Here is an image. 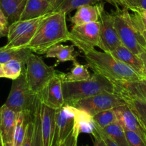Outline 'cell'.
Segmentation results:
<instances>
[{"instance_id": "obj_1", "label": "cell", "mask_w": 146, "mask_h": 146, "mask_svg": "<svg viewBox=\"0 0 146 146\" xmlns=\"http://www.w3.org/2000/svg\"><path fill=\"white\" fill-rule=\"evenodd\" d=\"M66 17L67 14L60 11L46 15L27 48L36 54H44L53 46L69 41Z\"/></svg>"}, {"instance_id": "obj_2", "label": "cell", "mask_w": 146, "mask_h": 146, "mask_svg": "<svg viewBox=\"0 0 146 146\" xmlns=\"http://www.w3.org/2000/svg\"><path fill=\"white\" fill-rule=\"evenodd\" d=\"M85 59L94 73L102 75L113 83L144 79L133 69L110 53L95 49L85 54Z\"/></svg>"}, {"instance_id": "obj_3", "label": "cell", "mask_w": 146, "mask_h": 146, "mask_svg": "<svg viewBox=\"0 0 146 146\" xmlns=\"http://www.w3.org/2000/svg\"><path fill=\"white\" fill-rule=\"evenodd\" d=\"M62 90L64 103L67 105L103 92L115 93L114 84L104 76L97 73H94L86 80L64 82Z\"/></svg>"}, {"instance_id": "obj_4", "label": "cell", "mask_w": 146, "mask_h": 146, "mask_svg": "<svg viewBox=\"0 0 146 146\" xmlns=\"http://www.w3.org/2000/svg\"><path fill=\"white\" fill-rule=\"evenodd\" d=\"M112 14L115 28L121 44L139 56L146 50V43L140 31L133 24L131 14L127 9L120 7H116V10Z\"/></svg>"}, {"instance_id": "obj_5", "label": "cell", "mask_w": 146, "mask_h": 146, "mask_svg": "<svg viewBox=\"0 0 146 146\" xmlns=\"http://www.w3.org/2000/svg\"><path fill=\"white\" fill-rule=\"evenodd\" d=\"M57 72L54 66L47 65L41 57L35 53L29 55L24 70L27 84L31 92L36 95Z\"/></svg>"}, {"instance_id": "obj_6", "label": "cell", "mask_w": 146, "mask_h": 146, "mask_svg": "<svg viewBox=\"0 0 146 146\" xmlns=\"http://www.w3.org/2000/svg\"><path fill=\"white\" fill-rule=\"evenodd\" d=\"M39 99L31 92L25 80V72L13 80L9 96L5 105L17 113H33Z\"/></svg>"}, {"instance_id": "obj_7", "label": "cell", "mask_w": 146, "mask_h": 146, "mask_svg": "<svg viewBox=\"0 0 146 146\" xmlns=\"http://www.w3.org/2000/svg\"><path fill=\"white\" fill-rule=\"evenodd\" d=\"M44 16L27 20H19L11 24L7 35V43L5 47L14 49L27 48Z\"/></svg>"}, {"instance_id": "obj_8", "label": "cell", "mask_w": 146, "mask_h": 146, "mask_svg": "<svg viewBox=\"0 0 146 146\" xmlns=\"http://www.w3.org/2000/svg\"><path fill=\"white\" fill-rule=\"evenodd\" d=\"M69 41L84 54L95 50L100 44V22L72 26Z\"/></svg>"}, {"instance_id": "obj_9", "label": "cell", "mask_w": 146, "mask_h": 146, "mask_svg": "<svg viewBox=\"0 0 146 146\" xmlns=\"http://www.w3.org/2000/svg\"><path fill=\"white\" fill-rule=\"evenodd\" d=\"M125 102L120 95L112 92H103L90 98H84L72 102L70 105L84 110L93 116L100 112L115 109L125 105Z\"/></svg>"}, {"instance_id": "obj_10", "label": "cell", "mask_w": 146, "mask_h": 146, "mask_svg": "<svg viewBox=\"0 0 146 146\" xmlns=\"http://www.w3.org/2000/svg\"><path fill=\"white\" fill-rule=\"evenodd\" d=\"M65 73L57 72L49 80L42 90L37 95L42 104L54 110H58L64 105L62 84Z\"/></svg>"}, {"instance_id": "obj_11", "label": "cell", "mask_w": 146, "mask_h": 146, "mask_svg": "<svg viewBox=\"0 0 146 146\" xmlns=\"http://www.w3.org/2000/svg\"><path fill=\"white\" fill-rule=\"evenodd\" d=\"M78 109L65 104L61 108L56 110L55 130L53 146L63 141L71 133L76 123Z\"/></svg>"}, {"instance_id": "obj_12", "label": "cell", "mask_w": 146, "mask_h": 146, "mask_svg": "<svg viewBox=\"0 0 146 146\" xmlns=\"http://www.w3.org/2000/svg\"><path fill=\"white\" fill-rule=\"evenodd\" d=\"M99 48L105 52L111 53L121 44L114 26L113 14L104 10L99 19Z\"/></svg>"}, {"instance_id": "obj_13", "label": "cell", "mask_w": 146, "mask_h": 146, "mask_svg": "<svg viewBox=\"0 0 146 146\" xmlns=\"http://www.w3.org/2000/svg\"><path fill=\"white\" fill-rule=\"evenodd\" d=\"M117 120L124 129L135 132L146 142V129L126 104L115 108Z\"/></svg>"}, {"instance_id": "obj_14", "label": "cell", "mask_w": 146, "mask_h": 146, "mask_svg": "<svg viewBox=\"0 0 146 146\" xmlns=\"http://www.w3.org/2000/svg\"><path fill=\"white\" fill-rule=\"evenodd\" d=\"M17 113L4 104L0 107V130L4 146H13Z\"/></svg>"}, {"instance_id": "obj_15", "label": "cell", "mask_w": 146, "mask_h": 146, "mask_svg": "<svg viewBox=\"0 0 146 146\" xmlns=\"http://www.w3.org/2000/svg\"><path fill=\"white\" fill-rule=\"evenodd\" d=\"M55 110L42 103L40 105L42 146H53L55 130Z\"/></svg>"}, {"instance_id": "obj_16", "label": "cell", "mask_w": 146, "mask_h": 146, "mask_svg": "<svg viewBox=\"0 0 146 146\" xmlns=\"http://www.w3.org/2000/svg\"><path fill=\"white\" fill-rule=\"evenodd\" d=\"M104 10V2L84 5L77 9L75 15L70 17V22L72 26L98 22Z\"/></svg>"}, {"instance_id": "obj_17", "label": "cell", "mask_w": 146, "mask_h": 146, "mask_svg": "<svg viewBox=\"0 0 146 146\" xmlns=\"http://www.w3.org/2000/svg\"><path fill=\"white\" fill-rule=\"evenodd\" d=\"M115 93L146 102V79L129 82H115Z\"/></svg>"}, {"instance_id": "obj_18", "label": "cell", "mask_w": 146, "mask_h": 146, "mask_svg": "<svg viewBox=\"0 0 146 146\" xmlns=\"http://www.w3.org/2000/svg\"><path fill=\"white\" fill-rule=\"evenodd\" d=\"M110 54L114 56L115 58L118 59L119 60L133 69L142 78L146 79L144 66H143V63L141 59L140 58L139 56L132 52L127 47L123 46V44H120Z\"/></svg>"}, {"instance_id": "obj_19", "label": "cell", "mask_w": 146, "mask_h": 146, "mask_svg": "<svg viewBox=\"0 0 146 146\" xmlns=\"http://www.w3.org/2000/svg\"><path fill=\"white\" fill-rule=\"evenodd\" d=\"M52 12V6L47 0H27L19 20L35 19Z\"/></svg>"}, {"instance_id": "obj_20", "label": "cell", "mask_w": 146, "mask_h": 146, "mask_svg": "<svg viewBox=\"0 0 146 146\" xmlns=\"http://www.w3.org/2000/svg\"><path fill=\"white\" fill-rule=\"evenodd\" d=\"M27 0H0V12L7 19L9 25L20 19Z\"/></svg>"}, {"instance_id": "obj_21", "label": "cell", "mask_w": 146, "mask_h": 146, "mask_svg": "<svg viewBox=\"0 0 146 146\" xmlns=\"http://www.w3.org/2000/svg\"><path fill=\"white\" fill-rule=\"evenodd\" d=\"M44 54L47 58L57 59V63L54 65L56 67L62 62L76 61L79 53L75 51L74 45H63L61 43L53 46Z\"/></svg>"}, {"instance_id": "obj_22", "label": "cell", "mask_w": 146, "mask_h": 146, "mask_svg": "<svg viewBox=\"0 0 146 146\" xmlns=\"http://www.w3.org/2000/svg\"><path fill=\"white\" fill-rule=\"evenodd\" d=\"M32 53L31 50L27 48H8L5 45L0 47V63L5 64L10 60H17L26 64L28 58Z\"/></svg>"}, {"instance_id": "obj_23", "label": "cell", "mask_w": 146, "mask_h": 146, "mask_svg": "<svg viewBox=\"0 0 146 146\" xmlns=\"http://www.w3.org/2000/svg\"><path fill=\"white\" fill-rule=\"evenodd\" d=\"M32 114L30 113H17L16 127L14 135L13 146H22L26 135L27 127L32 119Z\"/></svg>"}, {"instance_id": "obj_24", "label": "cell", "mask_w": 146, "mask_h": 146, "mask_svg": "<svg viewBox=\"0 0 146 146\" xmlns=\"http://www.w3.org/2000/svg\"><path fill=\"white\" fill-rule=\"evenodd\" d=\"M73 64L71 70L67 74H65L64 82H77L88 80L91 77L88 68V64H81L78 61L72 62Z\"/></svg>"}, {"instance_id": "obj_25", "label": "cell", "mask_w": 146, "mask_h": 146, "mask_svg": "<svg viewBox=\"0 0 146 146\" xmlns=\"http://www.w3.org/2000/svg\"><path fill=\"white\" fill-rule=\"evenodd\" d=\"M146 129V102L127 96H120Z\"/></svg>"}, {"instance_id": "obj_26", "label": "cell", "mask_w": 146, "mask_h": 146, "mask_svg": "<svg viewBox=\"0 0 146 146\" xmlns=\"http://www.w3.org/2000/svg\"><path fill=\"white\" fill-rule=\"evenodd\" d=\"M101 129L119 146H129L124 129L117 121Z\"/></svg>"}, {"instance_id": "obj_27", "label": "cell", "mask_w": 146, "mask_h": 146, "mask_svg": "<svg viewBox=\"0 0 146 146\" xmlns=\"http://www.w3.org/2000/svg\"><path fill=\"white\" fill-rule=\"evenodd\" d=\"M75 125L78 126L80 133L92 135L95 131V123L93 120V117L84 110L78 109Z\"/></svg>"}, {"instance_id": "obj_28", "label": "cell", "mask_w": 146, "mask_h": 146, "mask_svg": "<svg viewBox=\"0 0 146 146\" xmlns=\"http://www.w3.org/2000/svg\"><path fill=\"white\" fill-rule=\"evenodd\" d=\"M25 64L19 60H12L3 64L4 78L7 79H17L25 70Z\"/></svg>"}, {"instance_id": "obj_29", "label": "cell", "mask_w": 146, "mask_h": 146, "mask_svg": "<svg viewBox=\"0 0 146 146\" xmlns=\"http://www.w3.org/2000/svg\"><path fill=\"white\" fill-rule=\"evenodd\" d=\"M99 2H108L110 4V0H64V2L54 12H64L69 14L72 10L77 9L80 7L88 5H94Z\"/></svg>"}, {"instance_id": "obj_30", "label": "cell", "mask_w": 146, "mask_h": 146, "mask_svg": "<svg viewBox=\"0 0 146 146\" xmlns=\"http://www.w3.org/2000/svg\"><path fill=\"white\" fill-rule=\"evenodd\" d=\"M40 105L41 102L39 100L32 114V120H33L34 130L33 139H32V146H42L41 133V117H40Z\"/></svg>"}, {"instance_id": "obj_31", "label": "cell", "mask_w": 146, "mask_h": 146, "mask_svg": "<svg viewBox=\"0 0 146 146\" xmlns=\"http://www.w3.org/2000/svg\"><path fill=\"white\" fill-rule=\"evenodd\" d=\"M92 117L96 125L100 128H104L117 121L115 109L107 110L100 112L92 116Z\"/></svg>"}, {"instance_id": "obj_32", "label": "cell", "mask_w": 146, "mask_h": 146, "mask_svg": "<svg viewBox=\"0 0 146 146\" xmlns=\"http://www.w3.org/2000/svg\"><path fill=\"white\" fill-rule=\"evenodd\" d=\"M132 21L139 31L146 30V10H137L131 14Z\"/></svg>"}, {"instance_id": "obj_33", "label": "cell", "mask_w": 146, "mask_h": 146, "mask_svg": "<svg viewBox=\"0 0 146 146\" xmlns=\"http://www.w3.org/2000/svg\"><path fill=\"white\" fill-rule=\"evenodd\" d=\"M80 132L79 129H78V126L75 125L74 127H73L71 133L68 135L66 139H64L63 141L60 142L55 146H75L78 145V137H79Z\"/></svg>"}, {"instance_id": "obj_34", "label": "cell", "mask_w": 146, "mask_h": 146, "mask_svg": "<svg viewBox=\"0 0 146 146\" xmlns=\"http://www.w3.org/2000/svg\"><path fill=\"white\" fill-rule=\"evenodd\" d=\"M122 7L126 8L132 12L146 10V0H123Z\"/></svg>"}, {"instance_id": "obj_35", "label": "cell", "mask_w": 146, "mask_h": 146, "mask_svg": "<svg viewBox=\"0 0 146 146\" xmlns=\"http://www.w3.org/2000/svg\"><path fill=\"white\" fill-rule=\"evenodd\" d=\"M124 131L129 146H146V142L137 133L127 129Z\"/></svg>"}, {"instance_id": "obj_36", "label": "cell", "mask_w": 146, "mask_h": 146, "mask_svg": "<svg viewBox=\"0 0 146 146\" xmlns=\"http://www.w3.org/2000/svg\"><path fill=\"white\" fill-rule=\"evenodd\" d=\"M33 130H34V125L33 120H31L28 124L27 127L26 135H25V140L22 146H32V139H33Z\"/></svg>"}, {"instance_id": "obj_37", "label": "cell", "mask_w": 146, "mask_h": 146, "mask_svg": "<svg viewBox=\"0 0 146 146\" xmlns=\"http://www.w3.org/2000/svg\"><path fill=\"white\" fill-rule=\"evenodd\" d=\"M95 130H96L97 133L99 134V135L100 136L101 138L104 140V142H105V144L107 145V146H119L118 145H117L114 140H112L106 133H104V131L100 128V127L97 126L96 124H95Z\"/></svg>"}, {"instance_id": "obj_38", "label": "cell", "mask_w": 146, "mask_h": 146, "mask_svg": "<svg viewBox=\"0 0 146 146\" xmlns=\"http://www.w3.org/2000/svg\"><path fill=\"white\" fill-rule=\"evenodd\" d=\"M9 24L5 15L0 12V33L5 36H7L9 29Z\"/></svg>"}, {"instance_id": "obj_39", "label": "cell", "mask_w": 146, "mask_h": 146, "mask_svg": "<svg viewBox=\"0 0 146 146\" xmlns=\"http://www.w3.org/2000/svg\"><path fill=\"white\" fill-rule=\"evenodd\" d=\"M94 137V143H93V146H107V145L105 144V143L104 142V140H102L100 137V136L99 135L97 131L95 130L92 133V135Z\"/></svg>"}, {"instance_id": "obj_40", "label": "cell", "mask_w": 146, "mask_h": 146, "mask_svg": "<svg viewBox=\"0 0 146 146\" xmlns=\"http://www.w3.org/2000/svg\"><path fill=\"white\" fill-rule=\"evenodd\" d=\"M140 58L141 59L142 62L143 63V66H144V70L145 73V77H146V50L143 51L141 54L139 55Z\"/></svg>"}, {"instance_id": "obj_41", "label": "cell", "mask_w": 146, "mask_h": 146, "mask_svg": "<svg viewBox=\"0 0 146 146\" xmlns=\"http://www.w3.org/2000/svg\"><path fill=\"white\" fill-rule=\"evenodd\" d=\"M110 4L114 5L115 7H122L123 5V0H110Z\"/></svg>"}, {"instance_id": "obj_42", "label": "cell", "mask_w": 146, "mask_h": 146, "mask_svg": "<svg viewBox=\"0 0 146 146\" xmlns=\"http://www.w3.org/2000/svg\"><path fill=\"white\" fill-rule=\"evenodd\" d=\"M64 2V0H55V2H54V7H53V12L55 11L63 2Z\"/></svg>"}, {"instance_id": "obj_43", "label": "cell", "mask_w": 146, "mask_h": 146, "mask_svg": "<svg viewBox=\"0 0 146 146\" xmlns=\"http://www.w3.org/2000/svg\"><path fill=\"white\" fill-rule=\"evenodd\" d=\"M0 78H4L3 64H2V63H0Z\"/></svg>"}, {"instance_id": "obj_44", "label": "cell", "mask_w": 146, "mask_h": 146, "mask_svg": "<svg viewBox=\"0 0 146 146\" xmlns=\"http://www.w3.org/2000/svg\"><path fill=\"white\" fill-rule=\"evenodd\" d=\"M140 32L141 33L142 36H143V38H144V40H145V43H146V30H141V31H140Z\"/></svg>"}, {"instance_id": "obj_45", "label": "cell", "mask_w": 146, "mask_h": 146, "mask_svg": "<svg viewBox=\"0 0 146 146\" xmlns=\"http://www.w3.org/2000/svg\"><path fill=\"white\" fill-rule=\"evenodd\" d=\"M0 146H4L3 140H2V133H1V130H0Z\"/></svg>"}, {"instance_id": "obj_46", "label": "cell", "mask_w": 146, "mask_h": 146, "mask_svg": "<svg viewBox=\"0 0 146 146\" xmlns=\"http://www.w3.org/2000/svg\"><path fill=\"white\" fill-rule=\"evenodd\" d=\"M47 1H48V2H50V4H51L52 6V9H53V7H54V2H55V0H47Z\"/></svg>"}, {"instance_id": "obj_47", "label": "cell", "mask_w": 146, "mask_h": 146, "mask_svg": "<svg viewBox=\"0 0 146 146\" xmlns=\"http://www.w3.org/2000/svg\"><path fill=\"white\" fill-rule=\"evenodd\" d=\"M3 36H4V35H2V34H1V33H0V39L2 38V37H3Z\"/></svg>"}, {"instance_id": "obj_48", "label": "cell", "mask_w": 146, "mask_h": 146, "mask_svg": "<svg viewBox=\"0 0 146 146\" xmlns=\"http://www.w3.org/2000/svg\"><path fill=\"white\" fill-rule=\"evenodd\" d=\"M75 146H78V145H75Z\"/></svg>"}, {"instance_id": "obj_49", "label": "cell", "mask_w": 146, "mask_h": 146, "mask_svg": "<svg viewBox=\"0 0 146 146\" xmlns=\"http://www.w3.org/2000/svg\"><path fill=\"white\" fill-rule=\"evenodd\" d=\"M86 146H88V145H86Z\"/></svg>"}]
</instances>
